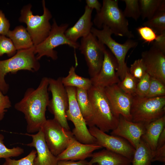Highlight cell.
Here are the masks:
<instances>
[{
    "mask_svg": "<svg viewBox=\"0 0 165 165\" xmlns=\"http://www.w3.org/2000/svg\"><path fill=\"white\" fill-rule=\"evenodd\" d=\"M164 145H165V127L163 129L159 136L157 142L156 149Z\"/></svg>",
    "mask_w": 165,
    "mask_h": 165,
    "instance_id": "obj_44",
    "label": "cell"
},
{
    "mask_svg": "<svg viewBox=\"0 0 165 165\" xmlns=\"http://www.w3.org/2000/svg\"><path fill=\"white\" fill-rule=\"evenodd\" d=\"M4 136L0 134V158L17 157L24 153V149L20 147L7 148L4 143Z\"/></svg>",
    "mask_w": 165,
    "mask_h": 165,
    "instance_id": "obj_32",
    "label": "cell"
},
{
    "mask_svg": "<svg viewBox=\"0 0 165 165\" xmlns=\"http://www.w3.org/2000/svg\"><path fill=\"white\" fill-rule=\"evenodd\" d=\"M102 148L97 144L82 143L74 137L66 149L57 157L58 161L84 160L91 157L94 151Z\"/></svg>",
    "mask_w": 165,
    "mask_h": 165,
    "instance_id": "obj_19",
    "label": "cell"
},
{
    "mask_svg": "<svg viewBox=\"0 0 165 165\" xmlns=\"http://www.w3.org/2000/svg\"><path fill=\"white\" fill-rule=\"evenodd\" d=\"M24 134L32 138L31 142L24 145L35 147L36 150L37 155L33 165H57L58 161L57 157L52 153L48 147L41 129L35 134L26 133Z\"/></svg>",
    "mask_w": 165,
    "mask_h": 165,
    "instance_id": "obj_18",
    "label": "cell"
},
{
    "mask_svg": "<svg viewBox=\"0 0 165 165\" xmlns=\"http://www.w3.org/2000/svg\"><path fill=\"white\" fill-rule=\"evenodd\" d=\"M93 10L86 5L83 14L73 26L65 31V35L68 39L77 42L79 38L85 37L91 33L93 25L91 20Z\"/></svg>",
    "mask_w": 165,
    "mask_h": 165,
    "instance_id": "obj_20",
    "label": "cell"
},
{
    "mask_svg": "<svg viewBox=\"0 0 165 165\" xmlns=\"http://www.w3.org/2000/svg\"><path fill=\"white\" fill-rule=\"evenodd\" d=\"M156 161L165 163V145L156 149L152 159V162Z\"/></svg>",
    "mask_w": 165,
    "mask_h": 165,
    "instance_id": "obj_40",
    "label": "cell"
},
{
    "mask_svg": "<svg viewBox=\"0 0 165 165\" xmlns=\"http://www.w3.org/2000/svg\"><path fill=\"white\" fill-rule=\"evenodd\" d=\"M150 77V75L146 73L138 81L137 85L135 94L140 97H145L149 89Z\"/></svg>",
    "mask_w": 165,
    "mask_h": 165,
    "instance_id": "obj_37",
    "label": "cell"
},
{
    "mask_svg": "<svg viewBox=\"0 0 165 165\" xmlns=\"http://www.w3.org/2000/svg\"><path fill=\"white\" fill-rule=\"evenodd\" d=\"M10 26L9 20L6 17L2 11L0 10V35H6Z\"/></svg>",
    "mask_w": 165,
    "mask_h": 165,
    "instance_id": "obj_39",
    "label": "cell"
},
{
    "mask_svg": "<svg viewBox=\"0 0 165 165\" xmlns=\"http://www.w3.org/2000/svg\"><path fill=\"white\" fill-rule=\"evenodd\" d=\"M43 12L42 15L33 14L29 4L24 6L19 18L20 22L25 23L26 29L30 35L35 46L43 42L48 36L51 28L49 21L52 18L50 11L46 7L45 0L42 1Z\"/></svg>",
    "mask_w": 165,
    "mask_h": 165,
    "instance_id": "obj_6",
    "label": "cell"
},
{
    "mask_svg": "<svg viewBox=\"0 0 165 165\" xmlns=\"http://www.w3.org/2000/svg\"><path fill=\"white\" fill-rule=\"evenodd\" d=\"M36 155V151L32 150L28 155L18 160L12 159L10 158L5 159L2 165H33Z\"/></svg>",
    "mask_w": 165,
    "mask_h": 165,
    "instance_id": "obj_34",
    "label": "cell"
},
{
    "mask_svg": "<svg viewBox=\"0 0 165 165\" xmlns=\"http://www.w3.org/2000/svg\"><path fill=\"white\" fill-rule=\"evenodd\" d=\"M16 52L11 39L6 36L0 35V56L6 54L8 57H11Z\"/></svg>",
    "mask_w": 165,
    "mask_h": 165,
    "instance_id": "obj_33",
    "label": "cell"
},
{
    "mask_svg": "<svg viewBox=\"0 0 165 165\" xmlns=\"http://www.w3.org/2000/svg\"><path fill=\"white\" fill-rule=\"evenodd\" d=\"M103 89L92 86L87 93L92 112L90 127L95 126L106 132L116 127L120 116L113 112Z\"/></svg>",
    "mask_w": 165,
    "mask_h": 165,
    "instance_id": "obj_3",
    "label": "cell"
},
{
    "mask_svg": "<svg viewBox=\"0 0 165 165\" xmlns=\"http://www.w3.org/2000/svg\"><path fill=\"white\" fill-rule=\"evenodd\" d=\"M145 128L143 124L129 121L120 115L118 124L111 135L124 138L135 149L139 144Z\"/></svg>",
    "mask_w": 165,
    "mask_h": 165,
    "instance_id": "obj_17",
    "label": "cell"
},
{
    "mask_svg": "<svg viewBox=\"0 0 165 165\" xmlns=\"http://www.w3.org/2000/svg\"><path fill=\"white\" fill-rule=\"evenodd\" d=\"M89 165H97L96 164H90V163H89Z\"/></svg>",
    "mask_w": 165,
    "mask_h": 165,
    "instance_id": "obj_45",
    "label": "cell"
},
{
    "mask_svg": "<svg viewBox=\"0 0 165 165\" xmlns=\"http://www.w3.org/2000/svg\"><path fill=\"white\" fill-rule=\"evenodd\" d=\"M141 16L143 20L151 19L163 6L165 0H139Z\"/></svg>",
    "mask_w": 165,
    "mask_h": 165,
    "instance_id": "obj_27",
    "label": "cell"
},
{
    "mask_svg": "<svg viewBox=\"0 0 165 165\" xmlns=\"http://www.w3.org/2000/svg\"><path fill=\"white\" fill-rule=\"evenodd\" d=\"M68 97V107L66 111L67 120L73 124L72 133L75 138L84 144H97L96 139L90 133L76 98V88L65 87Z\"/></svg>",
    "mask_w": 165,
    "mask_h": 165,
    "instance_id": "obj_9",
    "label": "cell"
},
{
    "mask_svg": "<svg viewBox=\"0 0 165 165\" xmlns=\"http://www.w3.org/2000/svg\"><path fill=\"white\" fill-rule=\"evenodd\" d=\"M118 64L117 60L109 49L105 50L101 68L98 74L90 78L92 86L104 89L118 84L120 80L117 73Z\"/></svg>",
    "mask_w": 165,
    "mask_h": 165,
    "instance_id": "obj_14",
    "label": "cell"
},
{
    "mask_svg": "<svg viewBox=\"0 0 165 165\" xmlns=\"http://www.w3.org/2000/svg\"><path fill=\"white\" fill-rule=\"evenodd\" d=\"M152 44V45L165 52V32L158 35L157 39Z\"/></svg>",
    "mask_w": 165,
    "mask_h": 165,
    "instance_id": "obj_41",
    "label": "cell"
},
{
    "mask_svg": "<svg viewBox=\"0 0 165 165\" xmlns=\"http://www.w3.org/2000/svg\"><path fill=\"white\" fill-rule=\"evenodd\" d=\"M91 32L108 47L116 59L118 64L117 74L120 80H122L129 70L125 62L126 55L130 50L138 46V42L129 38L123 44L117 42L112 38L113 34L111 31L106 26H103L101 29L93 27Z\"/></svg>",
    "mask_w": 165,
    "mask_h": 165,
    "instance_id": "obj_7",
    "label": "cell"
},
{
    "mask_svg": "<svg viewBox=\"0 0 165 165\" xmlns=\"http://www.w3.org/2000/svg\"><path fill=\"white\" fill-rule=\"evenodd\" d=\"M141 57L146 73L165 84V52L152 45Z\"/></svg>",
    "mask_w": 165,
    "mask_h": 165,
    "instance_id": "obj_16",
    "label": "cell"
},
{
    "mask_svg": "<svg viewBox=\"0 0 165 165\" xmlns=\"http://www.w3.org/2000/svg\"><path fill=\"white\" fill-rule=\"evenodd\" d=\"M129 71L130 74L138 81L147 73L141 58L135 60L130 65V67L129 68Z\"/></svg>",
    "mask_w": 165,
    "mask_h": 165,
    "instance_id": "obj_35",
    "label": "cell"
},
{
    "mask_svg": "<svg viewBox=\"0 0 165 165\" xmlns=\"http://www.w3.org/2000/svg\"><path fill=\"white\" fill-rule=\"evenodd\" d=\"M48 90L52 98L48 106L49 111L54 116V119L63 127L70 130L66 116L68 107V97L65 87L62 82V77L57 79L48 78Z\"/></svg>",
    "mask_w": 165,
    "mask_h": 165,
    "instance_id": "obj_10",
    "label": "cell"
},
{
    "mask_svg": "<svg viewBox=\"0 0 165 165\" xmlns=\"http://www.w3.org/2000/svg\"><path fill=\"white\" fill-rule=\"evenodd\" d=\"M165 127V115L150 123L146 126L141 139L154 152L159 136Z\"/></svg>",
    "mask_w": 165,
    "mask_h": 165,
    "instance_id": "obj_22",
    "label": "cell"
},
{
    "mask_svg": "<svg viewBox=\"0 0 165 165\" xmlns=\"http://www.w3.org/2000/svg\"><path fill=\"white\" fill-rule=\"evenodd\" d=\"M143 25L148 27L158 35L165 32V6L162 7L150 19Z\"/></svg>",
    "mask_w": 165,
    "mask_h": 165,
    "instance_id": "obj_28",
    "label": "cell"
},
{
    "mask_svg": "<svg viewBox=\"0 0 165 165\" xmlns=\"http://www.w3.org/2000/svg\"><path fill=\"white\" fill-rule=\"evenodd\" d=\"M6 36L12 41L17 51L29 49L34 46L26 28L22 25L16 26L13 30H9Z\"/></svg>",
    "mask_w": 165,
    "mask_h": 165,
    "instance_id": "obj_23",
    "label": "cell"
},
{
    "mask_svg": "<svg viewBox=\"0 0 165 165\" xmlns=\"http://www.w3.org/2000/svg\"><path fill=\"white\" fill-rule=\"evenodd\" d=\"M41 129L48 147L56 156L66 149L74 137L72 132L63 127L54 118L47 119Z\"/></svg>",
    "mask_w": 165,
    "mask_h": 165,
    "instance_id": "obj_11",
    "label": "cell"
},
{
    "mask_svg": "<svg viewBox=\"0 0 165 165\" xmlns=\"http://www.w3.org/2000/svg\"><path fill=\"white\" fill-rule=\"evenodd\" d=\"M162 165H165V163H164L163 164H162Z\"/></svg>",
    "mask_w": 165,
    "mask_h": 165,
    "instance_id": "obj_46",
    "label": "cell"
},
{
    "mask_svg": "<svg viewBox=\"0 0 165 165\" xmlns=\"http://www.w3.org/2000/svg\"><path fill=\"white\" fill-rule=\"evenodd\" d=\"M136 30L141 38L145 42L148 44L152 43L158 36L152 29L148 26L139 27L136 28Z\"/></svg>",
    "mask_w": 165,
    "mask_h": 165,
    "instance_id": "obj_36",
    "label": "cell"
},
{
    "mask_svg": "<svg viewBox=\"0 0 165 165\" xmlns=\"http://www.w3.org/2000/svg\"><path fill=\"white\" fill-rule=\"evenodd\" d=\"M130 112L131 121L146 126L165 115V96L148 98L133 95Z\"/></svg>",
    "mask_w": 165,
    "mask_h": 165,
    "instance_id": "obj_5",
    "label": "cell"
},
{
    "mask_svg": "<svg viewBox=\"0 0 165 165\" xmlns=\"http://www.w3.org/2000/svg\"><path fill=\"white\" fill-rule=\"evenodd\" d=\"M87 160H81L76 161L70 160H58L56 165H89Z\"/></svg>",
    "mask_w": 165,
    "mask_h": 165,
    "instance_id": "obj_42",
    "label": "cell"
},
{
    "mask_svg": "<svg viewBox=\"0 0 165 165\" xmlns=\"http://www.w3.org/2000/svg\"><path fill=\"white\" fill-rule=\"evenodd\" d=\"M86 5L88 8L92 9H95L96 13L99 12L101 9L102 5L97 0H86Z\"/></svg>",
    "mask_w": 165,
    "mask_h": 165,
    "instance_id": "obj_43",
    "label": "cell"
},
{
    "mask_svg": "<svg viewBox=\"0 0 165 165\" xmlns=\"http://www.w3.org/2000/svg\"><path fill=\"white\" fill-rule=\"evenodd\" d=\"M11 107V103L9 97L0 91V121L3 119L7 109Z\"/></svg>",
    "mask_w": 165,
    "mask_h": 165,
    "instance_id": "obj_38",
    "label": "cell"
},
{
    "mask_svg": "<svg viewBox=\"0 0 165 165\" xmlns=\"http://www.w3.org/2000/svg\"><path fill=\"white\" fill-rule=\"evenodd\" d=\"M138 81V80L130 74L128 70L126 72L124 79L117 84L125 93L133 95L135 94Z\"/></svg>",
    "mask_w": 165,
    "mask_h": 165,
    "instance_id": "obj_29",
    "label": "cell"
},
{
    "mask_svg": "<svg viewBox=\"0 0 165 165\" xmlns=\"http://www.w3.org/2000/svg\"><path fill=\"white\" fill-rule=\"evenodd\" d=\"M106 48L91 33L81 38L78 49L84 56L90 78L95 76L100 71Z\"/></svg>",
    "mask_w": 165,
    "mask_h": 165,
    "instance_id": "obj_12",
    "label": "cell"
},
{
    "mask_svg": "<svg viewBox=\"0 0 165 165\" xmlns=\"http://www.w3.org/2000/svg\"><path fill=\"white\" fill-rule=\"evenodd\" d=\"M126 5L123 11L126 17L131 18L137 21L141 16V12L139 0H122Z\"/></svg>",
    "mask_w": 165,
    "mask_h": 165,
    "instance_id": "obj_30",
    "label": "cell"
},
{
    "mask_svg": "<svg viewBox=\"0 0 165 165\" xmlns=\"http://www.w3.org/2000/svg\"><path fill=\"white\" fill-rule=\"evenodd\" d=\"M154 152L141 139L135 148L131 161L132 165H150Z\"/></svg>",
    "mask_w": 165,
    "mask_h": 165,
    "instance_id": "obj_26",
    "label": "cell"
},
{
    "mask_svg": "<svg viewBox=\"0 0 165 165\" xmlns=\"http://www.w3.org/2000/svg\"><path fill=\"white\" fill-rule=\"evenodd\" d=\"M90 164L97 165H130L131 161L126 157L106 149L93 153Z\"/></svg>",
    "mask_w": 165,
    "mask_h": 165,
    "instance_id": "obj_21",
    "label": "cell"
},
{
    "mask_svg": "<svg viewBox=\"0 0 165 165\" xmlns=\"http://www.w3.org/2000/svg\"><path fill=\"white\" fill-rule=\"evenodd\" d=\"M90 134L97 144L105 149L120 154L132 161L135 149L126 140L117 136L109 135L95 126L89 127Z\"/></svg>",
    "mask_w": 165,
    "mask_h": 165,
    "instance_id": "obj_13",
    "label": "cell"
},
{
    "mask_svg": "<svg viewBox=\"0 0 165 165\" xmlns=\"http://www.w3.org/2000/svg\"><path fill=\"white\" fill-rule=\"evenodd\" d=\"M163 96H165V84L151 77L149 89L145 97L152 98Z\"/></svg>",
    "mask_w": 165,
    "mask_h": 165,
    "instance_id": "obj_31",
    "label": "cell"
},
{
    "mask_svg": "<svg viewBox=\"0 0 165 165\" xmlns=\"http://www.w3.org/2000/svg\"><path fill=\"white\" fill-rule=\"evenodd\" d=\"M62 82L65 87H74L88 90L92 86L90 79L78 75L75 72V67L73 66L70 68L68 75L62 77Z\"/></svg>",
    "mask_w": 165,
    "mask_h": 165,
    "instance_id": "obj_24",
    "label": "cell"
},
{
    "mask_svg": "<svg viewBox=\"0 0 165 165\" xmlns=\"http://www.w3.org/2000/svg\"><path fill=\"white\" fill-rule=\"evenodd\" d=\"M34 46L29 49L17 51L10 58L0 60V91L4 94L8 91L9 86L5 81V76L9 73H16L18 71H38L40 64L34 53Z\"/></svg>",
    "mask_w": 165,
    "mask_h": 165,
    "instance_id": "obj_4",
    "label": "cell"
},
{
    "mask_svg": "<svg viewBox=\"0 0 165 165\" xmlns=\"http://www.w3.org/2000/svg\"><path fill=\"white\" fill-rule=\"evenodd\" d=\"M118 0H103L100 11L96 13L93 23L97 28L108 27L113 34L129 39L134 36L129 28L128 20L119 8Z\"/></svg>",
    "mask_w": 165,
    "mask_h": 165,
    "instance_id": "obj_2",
    "label": "cell"
},
{
    "mask_svg": "<svg viewBox=\"0 0 165 165\" xmlns=\"http://www.w3.org/2000/svg\"><path fill=\"white\" fill-rule=\"evenodd\" d=\"M68 26L67 23L58 25L55 19H53L48 36L40 43L34 46V53L37 54L36 57L38 60L44 56L56 60L58 58L57 52L54 49L60 46L66 45L75 49H78L79 43L70 41L65 35V32Z\"/></svg>",
    "mask_w": 165,
    "mask_h": 165,
    "instance_id": "obj_8",
    "label": "cell"
},
{
    "mask_svg": "<svg viewBox=\"0 0 165 165\" xmlns=\"http://www.w3.org/2000/svg\"><path fill=\"white\" fill-rule=\"evenodd\" d=\"M76 98L86 125L90 127L92 119V112L87 90L76 88Z\"/></svg>",
    "mask_w": 165,
    "mask_h": 165,
    "instance_id": "obj_25",
    "label": "cell"
},
{
    "mask_svg": "<svg viewBox=\"0 0 165 165\" xmlns=\"http://www.w3.org/2000/svg\"><path fill=\"white\" fill-rule=\"evenodd\" d=\"M103 90L113 112L131 121L130 112L133 95L125 93L117 84L108 86Z\"/></svg>",
    "mask_w": 165,
    "mask_h": 165,
    "instance_id": "obj_15",
    "label": "cell"
},
{
    "mask_svg": "<svg viewBox=\"0 0 165 165\" xmlns=\"http://www.w3.org/2000/svg\"><path fill=\"white\" fill-rule=\"evenodd\" d=\"M48 85V78H42L37 88L28 89L23 98L15 105V109L24 115L28 133L38 132L47 120L46 112L50 100Z\"/></svg>",
    "mask_w": 165,
    "mask_h": 165,
    "instance_id": "obj_1",
    "label": "cell"
}]
</instances>
